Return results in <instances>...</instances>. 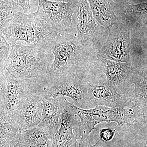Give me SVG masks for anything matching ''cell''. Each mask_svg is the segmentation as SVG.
Wrapping results in <instances>:
<instances>
[{
  "mask_svg": "<svg viewBox=\"0 0 147 147\" xmlns=\"http://www.w3.org/2000/svg\"><path fill=\"white\" fill-rule=\"evenodd\" d=\"M48 47L53 56L47 74L51 76L74 75L86 79L98 59L99 49L94 40L82 42L76 30L59 35Z\"/></svg>",
  "mask_w": 147,
  "mask_h": 147,
  "instance_id": "obj_1",
  "label": "cell"
},
{
  "mask_svg": "<svg viewBox=\"0 0 147 147\" xmlns=\"http://www.w3.org/2000/svg\"><path fill=\"white\" fill-rule=\"evenodd\" d=\"M10 46L5 69L13 78L33 79L48 73L53 60L49 47L17 43Z\"/></svg>",
  "mask_w": 147,
  "mask_h": 147,
  "instance_id": "obj_2",
  "label": "cell"
},
{
  "mask_svg": "<svg viewBox=\"0 0 147 147\" xmlns=\"http://www.w3.org/2000/svg\"><path fill=\"white\" fill-rule=\"evenodd\" d=\"M86 79L77 75L53 76L46 74L30 79V88L32 93L40 98H69L74 105L84 109L91 105L88 94L89 83Z\"/></svg>",
  "mask_w": 147,
  "mask_h": 147,
  "instance_id": "obj_3",
  "label": "cell"
},
{
  "mask_svg": "<svg viewBox=\"0 0 147 147\" xmlns=\"http://www.w3.org/2000/svg\"><path fill=\"white\" fill-rule=\"evenodd\" d=\"M11 45L26 42L27 45L48 47L58 34L48 23L35 14L18 11L7 27L2 32Z\"/></svg>",
  "mask_w": 147,
  "mask_h": 147,
  "instance_id": "obj_4",
  "label": "cell"
},
{
  "mask_svg": "<svg viewBox=\"0 0 147 147\" xmlns=\"http://www.w3.org/2000/svg\"><path fill=\"white\" fill-rule=\"evenodd\" d=\"M108 30L109 35L106 42L99 49L98 59L131 63L130 30L127 24L119 21Z\"/></svg>",
  "mask_w": 147,
  "mask_h": 147,
  "instance_id": "obj_5",
  "label": "cell"
},
{
  "mask_svg": "<svg viewBox=\"0 0 147 147\" xmlns=\"http://www.w3.org/2000/svg\"><path fill=\"white\" fill-rule=\"evenodd\" d=\"M100 61L106 76L105 83L121 94H126L131 85L143 79L147 69L140 71L132 66L131 63L118 62L105 59Z\"/></svg>",
  "mask_w": 147,
  "mask_h": 147,
  "instance_id": "obj_6",
  "label": "cell"
},
{
  "mask_svg": "<svg viewBox=\"0 0 147 147\" xmlns=\"http://www.w3.org/2000/svg\"><path fill=\"white\" fill-rule=\"evenodd\" d=\"M34 13L48 23L58 34L76 30L72 21V3L38 0L37 10Z\"/></svg>",
  "mask_w": 147,
  "mask_h": 147,
  "instance_id": "obj_7",
  "label": "cell"
},
{
  "mask_svg": "<svg viewBox=\"0 0 147 147\" xmlns=\"http://www.w3.org/2000/svg\"><path fill=\"white\" fill-rule=\"evenodd\" d=\"M72 103L66 98L59 119V127L53 138L52 147H77L79 121Z\"/></svg>",
  "mask_w": 147,
  "mask_h": 147,
  "instance_id": "obj_8",
  "label": "cell"
},
{
  "mask_svg": "<svg viewBox=\"0 0 147 147\" xmlns=\"http://www.w3.org/2000/svg\"><path fill=\"white\" fill-rule=\"evenodd\" d=\"M5 76V112L9 118L16 123L24 102L32 93L28 79H14L6 70Z\"/></svg>",
  "mask_w": 147,
  "mask_h": 147,
  "instance_id": "obj_9",
  "label": "cell"
},
{
  "mask_svg": "<svg viewBox=\"0 0 147 147\" xmlns=\"http://www.w3.org/2000/svg\"><path fill=\"white\" fill-rule=\"evenodd\" d=\"M72 19L82 42L94 40L97 24L88 0H74Z\"/></svg>",
  "mask_w": 147,
  "mask_h": 147,
  "instance_id": "obj_10",
  "label": "cell"
},
{
  "mask_svg": "<svg viewBox=\"0 0 147 147\" xmlns=\"http://www.w3.org/2000/svg\"><path fill=\"white\" fill-rule=\"evenodd\" d=\"M88 91L90 102L94 106L123 108L131 103L126 94L119 93L105 82L94 85L89 84Z\"/></svg>",
  "mask_w": 147,
  "mask_h": 147,
  "instance_id": "obj_11",
  "label": "cell"
},
{
  "mask_svg": "<svg viewBox=\"0 0 147 147\" xmlns=\"http://www.w3.org/2000/svg\"><path fill=\"white\" fill-rule=\"evenodd\" d=\"M42 105L39 96L31 93L24 102L16 119V123L20 131L38 125L42 119Z\"/></svg>",
  "mask_w": 147,
  "mask_h": 147,
  "instance_id": "obj_12",
  "label": "cell"
},
{
  "mask_svg": "<svg viewBox=\"0 0 147 147\" xmlns=\"http://www.w3.org/2000/svg\"><path fill=\"white\" fill-rule=\"evenodd\" d=\"M42 105L41 123L55 135L59 127V119L65 97L40 98Z\"/></svg>",
  "mask_w": 147,
  "mask_h": 147,
  "instance_id": "obj_13",
  "label": "cell"
},
{
  "mask_svg": "<svg viewBox=\"0 0 147 147\" xmlns=\"http://www.w3.org/2000/svg\"><path fill=\"white\" fill-rule=\"evenodd\" d=\"M53 134L40 123L32 128L20 131L19 137L24 147H52Z\"/></svg>",
  "mask_w": 147,
  "mask_h": 147,
  "instance_id": "obj_14",
  "label": "cell"
},
{
  "mask_svg": "<svg viewBox=\"0 0 147 147\" xmlns=\"http://www.w3.org/2000/svg\"><path fill=\"white\" fill-rule=\"evenodd\" d=\"M88 1L95 19L105 28H109L119 21L115 13L113 0Z\"/></svg>",
  "mask_w": 147,
  "mask_h": 147,
  "instance_id": "obj_15",
  "label": "cell"
},
{
  "mask_svg": "<svg viewBox=\"0 0 147 147\" xmlns=\"http://www.w3.org/2000/svg\"><path fill=\"white\" fill-rule=\"evenodd\" d=\"M146 117L147 111L135 104L123 108L113 107L111 122L117 123V126L126 124L129 127L138 121L139 119Z\"/></svg>",
  "mask_w": 147,
  "mask_h": 147,
  "instance_id": "obj_16",
  "label": "cell"
},
{
  "mask_svg": "<svg viewBox=\"0 0 147 147\" xmlns=\"http://www.w3.org/2000/svg\"><path fill=\"white\" fill-rule=\"evenodd\" d=\"M75 114L80 119L78 125V139L88 137L98 124L94 118L91 109H83L72 104Z\"/></svg>",
  "mask_w": 147,
  "mask_h": 147,
  "instance_id": "obj_17",
  "label": "cell"
},
{
  "mask_svg": "<svg viewBox=\"0 0 147 147\" xmlns=\"http://www.w3.org/2000/svg\"><path fill=\"white\" fill-rule=\"evenodd\" d=\"M147 75L145 74L143 79L134 84V89L126 94L133 104L139 105L145 111L147 109Z\"/></svg>",
  "mask_w": 147,
  "mask_h": 147,
  "instance_id": "obj_18",
  "label": "cell"
},
{
  "mask_svg": "<svg viewBox=\"0 0 147 147\" xmlns=\"http://www.w3.org/2000/svg\"><path fill=\"white\" fill-rule=\"evenodd\" d=\"M18 7L13 0H0V33L8 26Z\"/></svg>",
  "mask_w": 147,
  "mask_h": 147,
  "instance_id": "obj_19",
  "label": "cell"
},
{
  "mask_svg": "<svg viewBox=\"0 0 147 147\" xmlns=\"http://www.w3.org/2000/svg\"><path fill=\"white\" fill-rule=\"evenodd\" d=\"M10 47L2 34L0 33V69H5Z\"/></svg>",
  "mask_w": 147,
  "mask_h": 147,
  "instance_id": "obj_20",
  "label": "cell"
},
{
  "mask_svg": "<svg viewBox=\"0 0 147 147\" xmlns=\"http://www.w3.org/2000/svg\"><path fill=\"white\" fill-rule=\"evenodd\" d=\"M147 3L146 2L139 3L134 5H129L126 7L124 12L127 15L132 16L147 15Z\"/></svg>",
  "mask_w": 147,
  "mask_h": 147,
  "instance_id": "obj_21",
  "label": "cell"
},
{
  "mask_svg": "<svg viewBox=\"0 0 147 147\" xmlns=\"http://www.w3.org/2000/svg\"><path fill=\"white\" fill-rule=\"evenodd\" d=\"M5 69H0V108L5 109L6 95Z\"/></svg>",
  "mask_w": 147,
  "mask_h": 147,
  "instance_id": "obj_22",
  "label": "cell"
},
{
  "mask_svg": "<svg viewBox=\"0 0 147 147\" xmlns=\"http://www.w3.org/2000/svg\"><path fill=\"white\" fill-rule=\"evenodd\" d=\"M96 130L99 131L100 139L95 145L96 146L100 141H102L104 142H110L113 139L115 134L117 132V130L115 129L112 128V127H108V128H103L102 129H98L96 128Z\"/></svg>",
  "mask_w": 147,
  "mask_h": 147,
  "instance_id": "obj_23",
  "label": "cell"
},
{
  "mask_svg": "<svg viewBox=\"0 0 147 147\" xmlns=\"http://www.w3.org/2000/svg\"><path fill=\"white\" fill-rule=\"evenodd\" d=\"M11 119L7 115L5 109L0 108V128L8 123Z\"/></svg>",
  "mask_w": 147,
  "mask_h": 147,
  "instance_id": "obj_24",
  "label": "cell"
},
{
  "mask_svg": "<svg viewBox=\"0 0 147 147\" xmlns=\"http://www.w3.org/2000/svg\"><path fill=\"white\" fill-rule=\"evenodd\" d=\"M18 6L21 7L24 13L28 12L30 8V0H13Z\"/></svg>",
  "mask_w": 147,
  "mask_h": 147,
  "instance_id": "obj_25",
  "label": "cell"
},
{
  "mask_svg": "<svg viewBox=\"0 0 147 147\" xmlns=\"http://www.w3.org/2000/svg\"><path fill=\"white\" fill-rule=\"evenodd\" d=\"M77 147H96V146L92 145L88 137H85L78 139Z\"/></svg>",
  "mask_w": 147,
  "mask_h": 147,
  "instance_id": "obj_26",
  "label": "cell"
},
{
  "mask_svg": "<svg viewBox=\"0 0 147 147\" xmlns=\"http://www.w3.org/2000/svg\"><path fill=\"white\" fill-rule=\"evenodd\" d=\"M13 147H24V145H23V143H22L21 139H20V137H19V139H18V142L14 145V146Z\"/></svg>",
  "mask_w": 147,
  "mask_h": 147,
  "instance_id": "obj_27",
  "label": "cell"
},
{
  "mask_svg": "<svg viewBox=\"0 0 147 147\" xmlns=\"http://www.w3.org/2000/svg\"><path fill=\"white\" fill-rule=\"evenodd\" d=\"M144 147H147L146 146H145Z\"/></svg>",
  "mask_w": 147,
  "mask_h": 147,
  "instance_id": "obj_28",
  "label": "cell"
}]
</instances>
